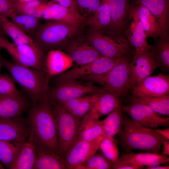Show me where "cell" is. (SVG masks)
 <instances>
[{"label": "cell", "mask_w": 169, "mask_h": 169, "mask_svg": "<svg viewBox=\"0 0 169 169\" xmlns=\"http://www.w3.org/2000/svg\"><path fill=\"white\" fill-rule=\"evenodd\" d=\"M27 123L28 133L32 135L37 143L59 153L56 124L48 95L40 103L33 105Z\"/></svg>", "instance_id": "obj_1"}, {"label": "cell", "mask_w": 169, "mask_h": 169, "mask_svg": "<svg viewBox=\"0 0 169 169\" xmlns=\"http://www.w3.org/2000/svg\"><path fill=\"white\" fill-rule=\"evenodd\" d=\"M123 126L117 134L120 145L125 153L137 150L160 154L163 142L166 140L164 137L126 115H123Z\"/></svg>", "instance_id": "obj_2"}, {"label": "cell", "mask_w": 169, "mask_h": 169, "mask_svg": "<svg viewBox=\"0 0 169 169\" xmlns=\"http://www.w3.org/2000/svg\"><path fill=\"white\" fill-rule=\"evenodd\" d=\"M1 59L3 66L28 95L33 105L40 103L48 96L50 79L47 73L2 57Z\"/></svg>", "instance_id": "obj_3"}, {"label": "cell", "mask_w": 169, "mask_h": 169, "mask_svg": "<svg viewBox=\"0 0 169 169\" xmlns=\"http://www.w3.org/2000/svg\"><path fill=\"white\" fill-rule=\"evenodd\" d=\"M83 25L47 20L32 38L45 52L53 49L61 50L71 39L81 33Z\"/></svg>", "instance_id": "obj_4"}, {"label": "cell", "mask_w": 169, "mask_h": 169, "mask_svg": "<svg viewBox=\"0 0 169 169\" xmlns=\"http://www.w3.org/2000/svg\"><path fill=\"white\" fill-rule=\"evenodd\" d=\"M129 56L122 58L106 73L90 76L77 80L88 81L103 85L106 91L118 98L125 96L130 89L128 64Z\"/></svg>", "instance_id": "obj_5"}, {"label": "cell", "mask_w": 169, "mask_h": 169, "mask_svg": "<svg viewBox=\"0 0 169 169\" xmlns=\"http://www.w3.org/2000/svg\"><path fill=\"white\" fill-rule=\"evenodd\" d=\"M58 138L59 153L63 156L78 140L81 122L60 105L52 104Z\"/></svg>", "instance_id": "obj_6"}, {"label": "cell", "mask_w": 169, "mask_h": 169, "mask_svg": "<svg viewBox=\"0 0 169 169\" xmlns=\"http://www.w3.org/2000/svg\"><path fill=\"white\" fill-rule=\"evenodd\" d=\"M0 46L8 52L16 63L48 74L45 52L37 43L17 44L10 42L4 36H0Z\"/></svg>", "instance_id": "obj_7"}, {"label": "cell", "mask_w": 169, "mask_h": 169, "mask_svg": "<svg viewBox=\"0 0 169 169\" xmlns=\"http://www.w3.org/2000/svg\"><path fill=\"white\" fill-rule=\"evenodd\" d=\"M89 43L102 56L118 59L132 53L129 41L118 34L101 30L86 36Z\"/></svg>", "instance_id": "obj_8"}, {"label": "cell", "mask_w": 169, "mask_h": 169, "mask_svg": "<svg viewBox=\"0 0 169 169\" xmlns=\"http://www.w3.org/2000/svg\"><path fill=\"white\" fill-rule=\"evenodd\" d=\"M102 89L90 81L74 80L56 83L49 88L48 95L52 104L61 105L70 99L93 94Z\"/></svg>", "instance_id": "obj_9"}, {"label": "cell", "mask_w": 169, "mask_h": 169, "mask_svg": "<svg viewBox=\"0 0 169 169\" xmlns=\"http://www.w3.org/2000/svg\"><path fill=\"white\" fill-rule=\"evenodd\" d=\"M121 58L114 59L102 56L87 64H76L71 69L55 76L56 83L71 81L86 76L103 75Z\"/></svg>", "instance_id": "obj_10"}, {"label": "cell", "mask_w": 169, "mask_h": 169, "mask_svg": "<svg viewBox=\"0 0 169 169\" xmlns=\"http://www.w3.org/2000/svg\"><path fill=\"white\" fill-rule=\"evenodd\" d=\"M135 122L142 126L152 128L168 127L169 118L159 115L149 106L136 97L122 107Z\"/></svg>", "instance_id": "obj_11"}, {"label": "cell", "mask_w": 169, "mask_h": 169, "mask_svg": "<svg viewBox=\"0 0 169 169\" xmlns=\"http://www.w3.org/2000/svg\"><path fill=\"white\" fill-rule=\"evenodd\" d=\"M105 135L91 141L78 140L64 156L66 169H79L80 166L95 154Z\"/></svg>", "instance_id": "obj_12"}, {"label": "cell", "mask_w": 169, "mask_h": 169, "mask_svg": "<svg viewBox=\"0 0 169 169\" xmlns=\"http://www.w3.org/2000/svg\"><path fill=\"white\" fill-rule=\"evenodd\" d=\"M61 50L79 65L90 63L102 56L81 33L71 39Z\"/></svg>", "instance_id": "obj_13"}, {"label": "cell", "mask_w": 169, "mask_h": 169, "mask_svg": "<svg viewBox=\"0 0 169 169\" xmlns=\"http://www.w3.org/2000/svg\"><path fill=\"white\" fill-rule=\"evenodd\" d=\"M157 68L150 51L135 50L128 64L130 89H133L139 82L150 76Z\"/></svg>", "instance_id": "obj_14"}, {"label": "cell", "mask_w": 169, "mask_h": 169, "mask_svg": "<svg viewBox=\"0 0 169 169\" xmlns=\"http://www.w3.org/2000/svg\"><path fill=\"white\" fill-rule=\"evenodd\" d=\"M37 17L46 20H54L77 25H84L86 19L79 13L51 1L43 3Z\"/></svg>", "instance_id": "obj_15"}, {"label": "cell", "mask_w": 169, "mask_h": 169, "mask_svg": "<svg viewBox=\"0 0 169 169\" xmlns=\"http://www.w3.org/2000/svg\"><path fill=\"white\" fill-rule=\"evenodd\" d=\"M133 96L149 97L165 96L169 93V77L161 73L149 76L139 82L132 89Z\"/></svg>", "instance_id": "obj_16"}, {"label": "cell", "mask_w": 169, "mask_h": 169, "mask_svg": "<svg viewBox=\"0 0 169 169\" xmlns=\"http://www.w3.org/2000/svg\"><path fill=\"white\" fill-rule=\"evenodd\" d=\"M169 161V158L160 154L150 152L134 153L132 152L122 153L111 169H116L119 166H131L144 168L145 166H152L165 163Z\"/></svg>", "instance_id": "obj_17"}, {"label": "cell", "mask_w": 169, "mask_h": 169, "mask_svg": "<svg viewBox=\"0 0 169 169\" xmlns=\"http://www.w3.org/2000/svg\"><path fill=\"white\" fill-rule=\"evenodd\" d=\"M28 135L27 121L24 119L0 117V140L24 142Z\"/></svg>", "instance_id": "obj_18"}, {"label": "cell", "mask_w": 169, "mask_h": 169, "mask_svg": "<svg viewBox=\"0 0 169 169\" xmlns=\"http://www.w3.org/2000/svg\"><path fill=\"white\" fill-rule=\"evenodd\" d=\"M129 18L130 24L125 32L128 41L135 50L150 51L152 45L147 43L144 27L136 11L130 3Z\"/></svg>", "instance_id": "obj_19"}, {"label": "cell", "mask_w": 169, "mask_h": 169, "mask_svg": "<svg viewBox=\"0 0 169 169\" xmlns=\"http://www.w3.org/2000/svg\"><path fill=\"white\" fill-rule=\"evenodd\" d=\"M130 3V0H110V21L103 30L117 34L121 32L129 18Z\"/></svg>", "instance_id": "obj_20"}, {"label": "cell", "mask_w": 169, "mask_h": 169, "mask_svg": "<svg viewBox=\"0 0 169 169\" xmlns=\"http://www.w3.org/2000/svg\"><path fill=\"white\" fill-rule=\"evenodd\" d=\"M83 117L78 140L91 141L105 135L103 120H99V116L94 108L92 107Z\"/></svg>", "instance_id": "obj_21"}, {"label": "cell", "mask_w": 169, "mask_h": 169, "mask_svg": "<svg viewBox=\"0 0 169 169\" xmlns=\"http://www.w3.org/2000/svg\"><path fill=\"white\" fill-rule=\"evenodd\" d=\"M33 169H66L64 156L37 143Z\"/></svg>", "instance_id": "obj_22"}, {"label": "cell", "mask_w": 169, "mask_h": 169, "mask_svg": "<svg viewBox=\"0 0 169 169\" xmlns=\"http://www.w3.org/2000/svg\"><path fill=\"white\" fill-rule=\"evenodd\" d=\"M45 65L49 79L64 72L71 67L73 61L63 51L50 50L45 55Z\"/></svg>", "instance_id": "obj_23"}, {"label": "cell", "mask_w": 169, "mask_h": 169, "mask_svg": "<svg viewBox=\"0 0 169 169\" xmlns=\"http://www.w3.org/2000/svg\"><path fill=\"white\" fill-rule=\"evenodd\" d=\"M134 2L143 5L149 10L159 22L164 37H169V0H134Z\"/></svg>", "instance_id": "obj_24"}, {"label": "cell", "mask_w": 169, "mask_h": 169, "mask_svg": "<svg viewBox=\"0 0 169 169\" xmlns=\"http://www.w3.org/2000/svg\"><path fill=\"white\" fill-rule=\"evenodd\" d=\"M131 4L136 11L147 37L166 38L159 22L148 9L134 2Z\"/></svg>", "instance_id": "obj_25"}, {"label": "cell", "mask_w": 169, "mask_h": 169, "mask_svg": "<svg viewBox=\"0 0 169 169\" xmlns=\"http://www.w3.org/2000/svg\"><path fill=\"white\" fill-rule=\"evenodd\" d=\"M104 89L103 87L97 92L70 99L59 105L63 107L74 116L81 118L93 107L96 99Z\"/></svg>", "instance_id": "obj_26"}, {"label": "cell", "mask_w": 169, "mask_h": 169, "mask_svg": "<svg viewBox=\"0 0 169 169\" xmlns=\"http://www.w3.org/2000/svg\"><path fill=\"white\" fill-rule=\"evenodd\" d=\"M27 106L26 101L21 93L0 98V117L8 118L19 117Z\"/></svg>", "instance_id": "obj_27"}, {"label": "cell", "mask_w": 169, "mask_h": 169, "mask_svg": "<svg viewBox=\"0 0 169 169\" xmlns=\"http://www.w3.org/2000/svg\"><path fill=\"white\" fill-rule=\"evenodd\" d=\"M110 0H102L94 13L87 18L85 24L90 32H95L106 28L110 21Z\"/></svg>", "instance_id": "obj_28"}, {"label": "cell", "mask_w": 169, "mask_h": 169, "mask_svg": "<svg viewBox=\"0 0 169 169\" xmlns=\"http://www.w3.org/2000/svg\"><path fill=\"white\" fill-rule=\"evenodd\" d=\"M23 144L12 169H33L37 143L32 135Z\"/></svg>", "instance_id": "obj_29"}, {"label": "cell", "mask_w": 169, "mask_h": 169, "mask_svg": "<svg viewBox=\"0 0 169 169\" xmlns=\"http://www.w3.org/2000/svg\"><path fill=\"white\" fill-rule=\"evenodd\" d=\"M150 51L156 62L162 71L169 70V38L159 37L155 44L151 46Z\"/></svg>", "instance_id": "obj_30"}, {"label": "cell", "mask_w": 169, "mask_h": 169, "mask_svg": "<svg viewBox=\"0 0 169 169\" xmlns=\"http://www.w3.org/2000/svg\"><path fill=\"white\" fill-rule=\"evenodd\" d=\"M24 142L0 140V162L6 168L12 169Z\"/></svg>", "instance_id": "obj_31"}, {"label": "cell", "mask_w": 169, "mask_h": 169, "mask_svg": "<svg viewBox=\"0 0 169 169\" xmlns=\"http://www.w3.org/2000/svg\"><path fill=\"white\" fill-rule=\"evenodd\" d=\"M119 98L106 91L104 88L95 101L93 107L99 117L109 114L121 106Z\"/></svg>", "instance_id": "obj_32"}, {"label": "cell", "mask_w": 169, "mask_h": 169, "mask_svg": "<svg viewBox=\"0 0 169 169\" xmlns=\"http://www.w3.org/2000/svg\"><path fill=\"white\" fill-rule=\"evenodd\" d=\"M10 18L14 24L31 38L42 24V19L33 15L16 13Z\"/></svg>", "instance_id": "obj_33"}, {"label": "cell", "mask_w": 169, "mask_h": 169, "mask_svg": "<svg viewBox=\"0 0 169 169\" xmlns=\"http://www.w3.org/2000/svg\"><path fill=\"white\" fill-rule=\"evenodd\" d=\"M2 26L5 35L9 36L15 44H33L36 43L31 37L27 35L4 15L2 18Z\"/></svg>", "instance_id": "obj_34"}, {"label": "cell", "mask_w": 169, "mask_h": 169, "mask_svg": "<svg viewBox=\"0 0 169 169\" xmlns=\"http://www.w3.org/2000/svg\"><path fill=\"white\" fill-rule=\"evenodd\" d=\"M121 106L109 114L103 120L104 134L105 136H114L122 128L124 122Z\"/></svg>", "instance_id": "obj_35"}, {"label": "cell", "mask_w": 169, "mask_h": 169, "mask_svg": "<svg viewBox=\"0 0 169 169\" xmlns=\"http://www.w3.org/2000/svg\"><path fill=\"white\" fill-rule=\"evenodd\" d=\"M133 96L142 101L156 113L169 116V95L158 97H149L142 95Z\"/></svg>", "instance_id": "obj_36"}, {"label": "cell", "mask_w": 169, "mask_h": 169, "mask_svg": "<svg viewBox=\"0 0 169 169\" xmlns=\"http://www.w3.org/2000/svg\"><path fill=\"white\" fill-rule=\"evenodd\" d=\"M117 142L114 136H105L99 146L101 153L112 164H115L119 158Z\"/></svg>", "instance_id": "obj_37"}, {"label": "cell", "mask_w": 169, "mask_h": 169, "mask_svg": "<svg viewBox=\"0 0 169 169\" xmlns=\"http://www.w3.org/2000/svg\"><path fill=\"white\" fill-rule=\"evenodd\" d=\"M15 82L13 77L8 74H0V98L20 93L16 86Z\"/></svg>", "instance_id": "obj_38"}, {"label": "cell", "mask_w": 169, "mask_h": 169, "mask_svg": "<svg viewBox=\"0 0 169 169\" xmlns=\"http://www.w3.org/2000/svg\"><path fill=\"white\" fill-rule=\"evenodd\" d=\"M46 0H33L24 3H18L14 6L17 14L37 17L38 13Z\"/></svg>", "instance_id": "obj_39"}, {"label": "cell", "mask_w": 169, "mask_h": 169, "mask_svg": "<svg viewBox=\"0 0 169 169\" xmlns=\"http://www.w3.org/2000/svg\"><path fill=\"white\" fill-rule=\"evenodd\" d=\"M84 164V169H109L113 165L102 153H96Z\"/></svg>", "instance_id": "obj_40"}, {"label": "cell", "mask_w": 169, "mask_h": 169, "mask_svg": "<svg viewBox=\"0 0 169 169\" xmlns=\"http://www.w3.org/2000/svg\"><path fill=\"white\" fill-rule=\"evenodd\" d=\"M79 13L86 18L91 16L102 0H74Z\"/></svg>", "instance_id": "obj_41"}, {"label": "cell", "mask_w": 169, "mask_h": 169, "mask_svg": "<svg viewBox=\"0 0 169 169\" xmlns=\"http://www.w3.org/2000/svg\"><path fill=\"white\" fill-rule=\"evenodd\" d=\"M0 13L11 18L17 13L13 5L8 0H0Z\"/></svg>", "instance_id": "obj_42"}, {"label": "cell", "mask_w": 169, "mask_h": 169, "mask_svg": "<svg viewBox=\"0 0 169 169\" xmlns=\"http://www.w3.org/2000/svg\"><path fill=\"white\" fill-rule=\"evenodd\" d=\"M50 1L79 13L77 7L74 0H50Z\"/></svg>", "instance_id": "obj_43"}, {"label": "cell", "mask_w": 169, "mask_h": 169, "mask_svg": "<svg viewBox=\"0 0 169 169\" xmlns=\"http://www.w3.org/2000/svg\"><path fill=\"white\" fill-rule=\"evenodd\" d=\"M163 149L162 152V155L165 157H168L169 155V141L166 140L162 143Z\"/></svg>", "instance_id": "obj_44"}, {"label": "cell", "mask_w": 169, "mask_h": 169, "mask_svg": "<svg viewBox=\"0 0 169 169\" xmlns=\"http://www.w3.org/2000/svg\"><path fill=\"white\" fill-rule=\"evenodd\" d=\"M154 131L162 136L166 140H169V128H167L162 129H154Z\"/></svg>", "instance_id": "obj_45"}, {"label": "cell", "mask_w": 169, "mask_h": 169, "mask_svg": "<svg viewBox=\"0 0 169 169\" xmlns=\"http://www.w3.org/2000/svg\"><path fill=\"white\" fill-rule=\"evenodd\" d=\"M160 165L152 166H146L145 168L146 169H169V166H161Z\"/></svg>", "instance_id": "obj_46"}, {"label": "cell", "mask_w": 169, "mask_h": 169, "mask_svg": "<svg viewBox=\"0 0 169 169\" xmlns=\"http://www.w3.org/2000/svg\"><path fill=\"white\" fill-rule=\"evenodd\" d=\"M3 15L0 13V36H4L5 35L3 31L2 26V20Z\"/></svg>", "instance_id": "obj_47"}, {"label": "cell", "mask_w": 169, "mask_h": 169, "mask_svg": "<svg viewBox=\"0 0 169 169\" xmlns=\"http://www.w3.org/2000/svg\"><path fill=\"white\" fill-rule=\"evenodd\" d=\"M17 0V3H27V2H30V1H32L33 0Z\"/></svg>", "instance_id": "obj_48"}, {"label": "cell", "mask_w": 169, "mask_h": 169, "mask_svg": "<svg viewBox=\"0 0 169 169\" xmlns=\"http://www.w3.org/2000/svg\"><path fill=\"white\" fill-rule=\"evenodd\" d=\"M8 0L13 5L14 8V6L17 3V0Z\"/></svg>", "instance_id": "obj_49"}, {"label": "cell", "mask_w": 169, "mask_h": 169, "mask_svg": "<svg viewBox=\"0 0 169 169\" xmlns=\"http://www.w3.org/2000/svg\"><path fill=\"white\" fill-rule=\"evenodd\" d=\"M1 58H2V57L1 56H0V74H1V71L2 67V66H3Z\"/></svg>", "instance_id": "obj_50"}, {"label": "cell", "mask_w": 169, "mask_h": 169, "mask_svg": "<svg viewBox=\"0 0 169 169\" xmlns=\"http://www.w3.org/2000/svg\"><path fill=\"white\" fill-rule=\"evenodd\" d=\"M3 166V164L0 162V169H3L4 168Z\"/></svg>", "instance_id": "obj_51"}, {"label": "cell", "mask_w": 169, "mask_h": 169, "mask_svg": "<svg viewBox=\"0 0 169 169\" xmlns=\"http://www.w3.org/2000/svg\"><path fill=\"white\" fill-rule=\"evenodd\" d=\"M2 49V48L0 46V51L1 50V49ZM1 56L0 54V56Z\"/></svg>", "instance_id": "obj_52"}]
</instances>
